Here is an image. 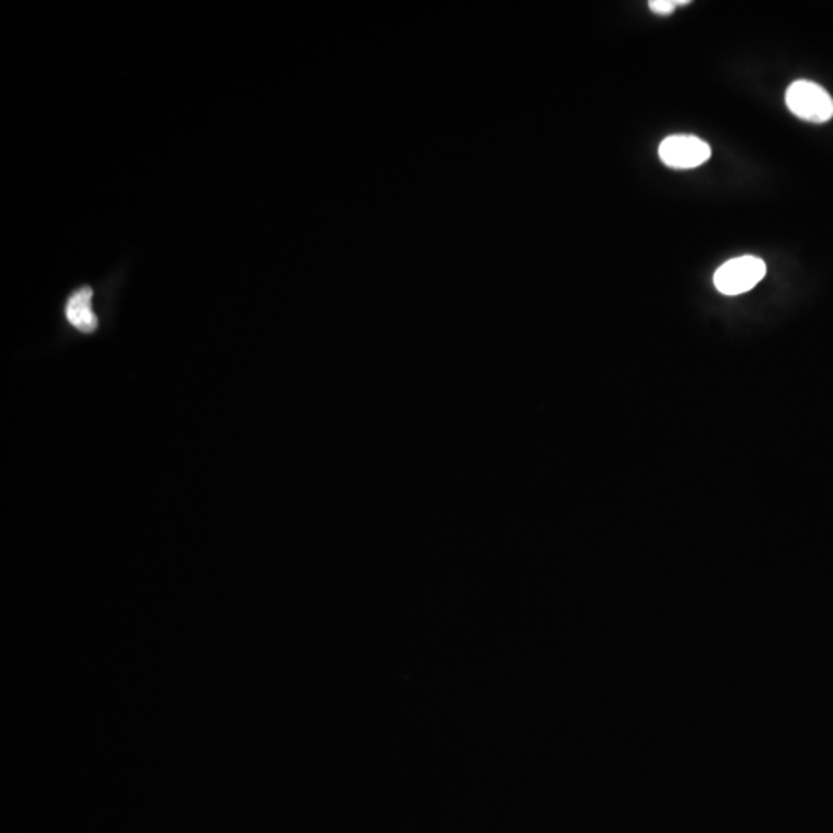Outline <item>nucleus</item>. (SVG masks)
Here are the masks:
<instances>
[{"label": "nucleus", "mask_w": 833, "mask_h": 833, "mask_svg": "<svg viewBox=\"0 0 833 833\" xmlns=\"http://www.w3.org/2000/svg\"><path fill=\"white\" fill-rule=\"evenodd\" d=\"M766 272V263L761 258L744 255L722 264L715 272L713 283L721 294L733 297L752 291L766 277Z\"/></svg>", "instance_id": "nucleus-2"}, {"label": "nucleus", "mask_w": 833, "mask_h": 833, "mask_svg": "<svg viewBox=\"0 0 833 833\" xmlns=\"http://www.w3.org/2000/svg\"><path fill=\"white\" fill-rule=\"evenodd\" d=\"M648 7H650L653 13L668 16V14H672L676 10L678 4H676V0H651Z\"/></svg>", "instance_id": "nucleus-5"}, {"label": "nucleus", "mask_w": 833, "mask_h": 833, "mask_svg": "<svg viewBox=\"0 0 833 833\" xmlns=\"http://www.w3.org/2000/svg\"><path fill=\"white\" fill-rule=\"evenodd\" d=\"M93 291L90 287H82L71 295L65 307V315L71 326L81 332H95L98 328V318L92 311Z\"/></svg>", "instance_id": "nucleus-4"}, {"label": "nucleus", "mask_w": 833, "mask_h": 833, "mask_svg": "<svg viewBox=\"0 0 833 833\" xmlns=\"http://www.w3.org/2000/svg\"><path fill=\"white\" fill-rule=\"evenodd\" d=\"M712 156L707 142L692 135L668 136L659 146V158L672 169H696Z\"/></svg>", "instance_id": "nucleus-3"}, {"label": "nucleus", "mask_w": 833, "mask_h": 833, "mask_svg": "<svg viewBox=\"0 0 833 833\" xmlns=\"http://www.w3.org/2000/svg\"><path fill=\"white\" fill-rule=\"evenodd\" d=\"M786 104L793 115L813 124H824L833 118V99L812 81L793 82L787 88Z\"/></svg>", "instance_id": "nucleus-1"}]
</instances>
